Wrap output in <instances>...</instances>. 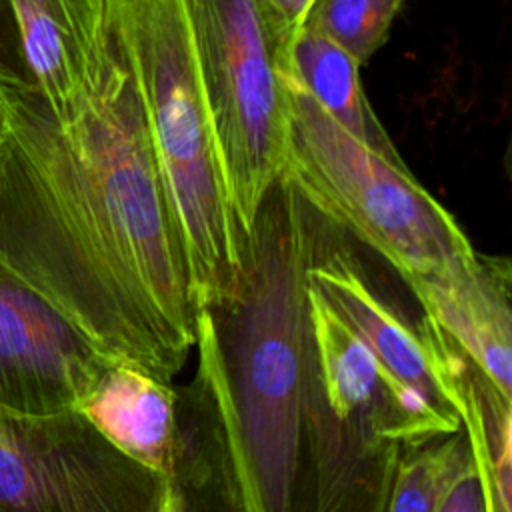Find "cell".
<instances>
[{
  "label": "cell",
  "instance_id": "1",
  "mask_svg": "<svg viewBox=\"0 0 512 512\" xmlns=\"http://www.w3.org/2000/svg\"><path fill=\"white\" fill-rule=\"evenodd\" d=\"M0 262L106 358L172 382L196 312L124 236L36 88H0Z\"/></svg>",
  "mask_w": 512,
  "mask_h": 512
},
{
  "label": "cell",
  "instance_id": "2",
  "mask_svg": "<svg viewBox=\"0 0 512 512\" xmlns=\"http://www.w3.org/2000/svg\"><path fill=\"white\" fill-rule=\"evenodd\" d=\"M326 214L282 172L238 230L230 290L206 306L250 512H316L308 440V270Z\"/></svg>",
  "mask_w": 512,
  "mask_h": 512
},
{
  "label": "cell",
  "instance_id": "3",
  "mask_svg": "<svg viewBox=\"0 0 512 512\" xmlns=\"http://www.w3.org/2000/svg\"><path fill=\"white\" fill-rule=\"evenodd\" d=\"M144 118L182 238L196 310L220 300L238 266L228 204L182 0H112Z\"/></svg>",
  "mask_w": 512,
  "mask_h": 512
},
{
  "label": "cell",
  "instance_id": "4",
  "mask_svg": "<svg viewBox=\"0 0 512 512\" xmlns=\"http://www.w3.org/2000/svg\"><path fill=\"white\" fill-rule=\"evenodd\" d=\"M308 320L316 512H384L402 444L452 434L460 418L398 386L310 282Z\"/></svg>",
  "mask_w": 512,
  "mask_h": 512
},
{
  "label": "cell",
  "instance_id": "5",
  "mask_svg": "<svg viewBox=\"0 0 512 512\" xmlns=\"http://www.w3.org/2000/svg\"><path fill=\"white\" fill-rule=\"evenodd\" d=\"M288 136L284 172L400 280L468 260L476 250L456 218L414 178L402 156L360 142L336 124L282 64Z\"/></svg>",
  "mask_w": 512,
  "mask_h": 512
},
{
  "label": "cell",
  "instance_id": "6",
  "mask_svg": "<svg viewBox=\"0 0 512 512\" xmlns=\"http://www.w3.org/2000/svg\"><path fill=\"white\" fill-rule=\"evenodd\" d=\"M222 182L238 230L284 172L288 114L278 76L286 36L264 0H182Z\"/></svg>",
  "mask_w": 512,
  "mask_h": 512
},
{
  "label": "cell",
  "instance_id": "7",
  "mask_svg": "<svg viewBox=\"0 0 512 512\" xmlns=\"http://www.w3.org/2000/svg\"><path fill=\"white\" fill-rule=\"evenodd\" d=\"M170 476L112 446L78 410L0 404V512H164Z\"/></svg>",
  "mask_w": 512,
  "mask_h": 512
},
{
  "label": "cell",
  "instance_id": "8",
  "mask_svg": "<svg viewBox=\"0 0 512 512\" xmlns=\"http://www.w3.org/2000/svg\"><path fill=\"white\" fill-rule=\"evenodd\" d=\"M112 364L54 304L0 262V404L78 408Z\"/></svg>",
  "mask_w": 512,
  "mask_h": 512
},
{
  "label": "cell",
  "instance_id": "9",
  "mask_svg": "<svg viewBox=\"0 0 512 512\" xmlns=\"http://www.w3.org/2000/svg\"><path fill=\"white\" fill-rule=\"evenodd\" d=\"M356 240L326 216L308 282L368 346L388 376L456 414L444 394L442 374L424 318L412 320L368 274ZM458 416V414H456Z\"/></svg>",
  "mask_w": 512,
  "mask_h": 512
},
{
  "label": "cell",
  "instance_id": "10",
  "mask_svg": "<svg viewBox=\"0 0 512 512\" xmlns=\"http://www.w3.org/2000/svg\"><path fill=\"white\" fill-rule=\"evenodd\" d=\"M428 316L504 394L512 398V264L474 252L440 272L404 280Z\"/></svg>",
  "mask_w": 512,
  "mask_h": 512
},
{
  "label": "cell",
  "instance_id": "11",
  "mask_svg": "<svg viewBox=\"0 0 512 512\" xmlns=\"http://www.w3.org/2000/svg\"><path fill=\"white\" fill-rule=\"evenodd\" d=\"M36 90L68 124L114 32L112 0H12Z\"/></svg>",
  "mask_w": 512,
  "mask_h": 512
},
{
  "label": "cell",
  "instance_id": "12",
  "mask_svg": "<svg viewBox=\"0 0 512 512\" xmlns=\"http://www.w3.org/2000/svg\"><path fill=\"white\" fill-rule=\"evenodd\" d=\"M78 410L120 452L172 474L182 446V396L172 382L112 362Z\"/></svg>",
  "mask_w": 512,
  "mask_h": 512
},
{
  "label": "cell",
  "instance_id": "13",
  "mask_svg": "<svg viewBox=\"0 0 512 512\" xmlns=\"http://www.w3.org/2000/svg\"><path fill=\"white\" fill-rule=\"evenodd\" d=\"M424 322L444 394L470 446L486 512H512V398L504 396L428 316Z\"/></svg>",
  "mask_w": 512,
  "mask_h": 512
},
{
  "label": "cell",
  "instance_id": "14",
  "mask_svg": "<svg viewBox=\"0 0 512 512\" xmlns=\"http://www.w3.org/2000/svg\"><path fill=\"white\" fill-rule=\"evenodd\" d=\"M280 60L310 98L346 132L378 152L398 156L360 82V62L336 40L302 26L280 44Z\"/></svg>",
  "mask_w": 512,
  "mask_h": 512
},
{
  "label": "cell",
  "instance_id": "15",
  "mask_svg": "<svg viewBox=\"0 0 512 512\" xmlns=\"http://www.w3.org/2000/svg\"><path fill=\"white\" fill-rule=\"evenodd\" d=\"M466 452L468 442L462 428L452 434L402 444L384 512H436L442 492Z\"/></svg>",
  "mask_w": 512,
  "mask_h": 512
},
{
  "label": "cell",
  "instance_id": "16",
  "mask_svg": "<svg viewBox=\"0 0 512 512\" xmlns=\"http://www.w3.org/2000/svg\"><path fill=\"white\" fill-rule=\"evenodd\" d=\"M406 0H316L304 26L344 46L366 64L388 40L394 18Z\"/></svg>",
  "mask_w": 512,
  "mask_h": 512
},
{
  "label": "cell",
  "instance_id": "17",
  "mask_svg": "<svg viewBox=\"0 0 512 512\" xmlns=\"http://www.w3.org/2000/svg\"><path fill=\"white\" fill-rule=\"evenodd\" d=\"M0 88H36L22 54L12 0H0Z\"/></svg>",
  "mask_w": 512,
  "mask_h": 512
},
{
  "label": "cell",
  "instance_id": "18",
  "mask_svg": "<svg viewBox=\"0 0 512 512\" xmlns=\"http://www.w3.org/2000/svg\"><path fill=\"white\" fill-rule=\"evenodd\" d=\"M468 442V440H466ZM436 512H486L484 494L480 488L478 474L474 470L470 446L454 468Z\"/></svg>",
  "mask_w": 512,
  "mask_h": 512
},
{
  "label": "cell",
  "instance_id": "19",
  "mask_svg": "<svg viewBox=\"0 0 512 512\" xmlns=\"http://www.w3.org/2000/svg\"><path fill=\"white\" fill-rule=\"evenodd\" d=\"M314 2L316 0H264L276 26L286 38L294 36L304 26Z\"/></svg>",
  "mask_w": 512,
  "mask_h": 512
}]
</instances>
